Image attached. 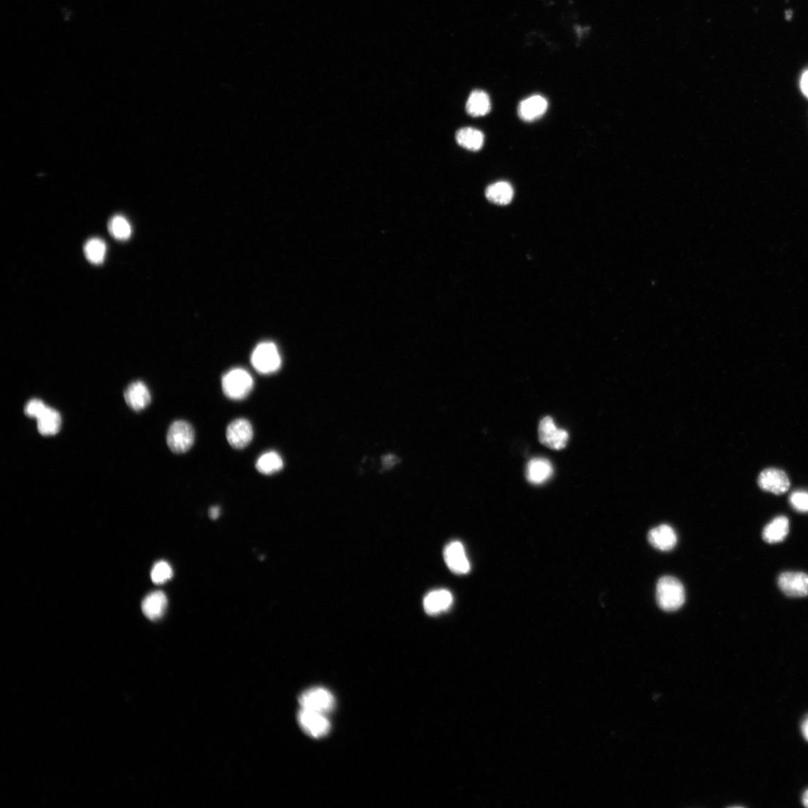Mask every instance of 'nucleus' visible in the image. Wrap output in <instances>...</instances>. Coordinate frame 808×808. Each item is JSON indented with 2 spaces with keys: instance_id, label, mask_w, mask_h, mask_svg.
<instances>
[{
  "instance_id": "nucleus-1",
  "label": "nucleus",
  "mask_w": 808,
  "mask_h": 808,
  "mask_svg": "<svg viewBox=\"0 0 808 808\" xmlns=\"http://www.w3.org/2000/svg\"><path fill=\"white\" fill-rule=\"evenodd\" d=\"M686 594L684 585L675 577H662L657 585V601L659 608L666 612H675L684 605Z\"/></svg>"
},
{
  "instance_id": "nucleus-2",
  "label": "nucleus",
  "mask_w": 808,
  "mask_h": 808,
  "mask_svg": "<svg viewBox=\"0 0 808 808\" xmlns=\"http://www.w3.org/2000/svg\"><path fill=\"white\" fill-rule=\"evenodd\" d=\"M253 386L251 375L242 369L230 370L224 375L222 380L224 392L226 397L232 400L246 398L251 393Z\"/></svg>"
},
{
  "instance_id": "nucleus-3",
  "label": "nucleus",
  "mask_w": 808,
  "mask_h": 808,
  "mask_svg": "<svg viewBox=\"0 0 808 808\" xmlns=\"http://www.w3.org/2000/svg\"><path fill=\"white\" fill-rule=\"evenodd\" d=\"M167 440V445L173 453H186L194 444V429L186 421H176L169 427Z\"/></svg>"
},
{
  "instance_id": "nucleus-4",
  "label": "nucleus",
  "mask_w": 808,
  "mask_h": 808,
  "mask_svg": "<svg viewBox=\"0 0 808 808\" xmlns=\"http://www.w3.org/2000/svg\"><path fill=\"white\" fill-rule=\"evenodd\" d=\"M251 362L258 372L271 374L280 370L282 360L273 343L263 342L259 344L253 351Z\"/></svg>"
},
{
  "instance_id": "nucleus-5",
  "label": "nucleus",
  "mask_w": 808,
  "mask_h": 808,
  "mask_svg": "<svg viewBox=\"0 0 808 808\" xmlns=\"http://www.w3.org/2000/svg\"><path fill=\"white\" fill-rule=\"evenodd\" d=\"M303 709L328 714L333 710L335 700L331 692L323 687H313L305 690L299 698Z\"/></svg>"
},
{
  "instance_id": "nucleus-6",
  "label": "nucleus",
  "mask_w": 808,
  "mask_h": 808,
  "mask_svg": "<svg viewBox=\"0 0 808 808\" xmlns=\"http://www.w3.org/2000/svg\"><path fill=\"white\" fill-rule=\"evenodd\" d=\"M297 719L301 729L311 737L319 739L330 732V721L326 714L301 708Z\"/></svg>"
},
{
  "instance_id": "nucleus-7",
  "label": "nucleus",
  "mask_w": 808,
  "mask_h": 808,
  "mask_svg": "<svg viewBox=\"0 0 808 808\" xmlns=\"http://www.w3.org/2000/svg\"><path fill=\"white\" fill-rule=\"evenodd\" d=\"M539 440L547 448L561 450L566 447L569 441V434L564 430L557 428L551 417H546L540 422L538 428Z\"/></svg>"
},
{
  "instance_id": "nucleus-8",
  "label": "nucleus",
  "mask_w": 808,
  "mask_h": 808,
  "mask_svg": "<svg viewBox=\"0 0 808 808\" xmlns=\"http://www.w3.org/2000/svg\"><path fill=\"white\" fill-rule=\"evenodd\" d=\"M779 589L790 598L808 596V574L802 572H785L778 577Z\"/></svg>"
},
{
  "instance_id": "nucleus-9",
  "label": "nucleus",
  "mask_w": 808,
  "mask_h": 808,
  "mask_svg": "<svg viewBox=\"0 0 808 808\" xmlns=\"http://www.w3.org/2000/svg\"><path fill=\"white\" fill-rule=\"evenodd\" d=\"M758 485L764 491L782 495L788 491L791 482L784 471L771 468L759 474Z\"/></svg>"
},
{
  "instance_id": "nucleus-10",
  "label": "nucleus",
  "mask_w": 808,
  "mask_h": 808,
  "mask_svg": "<svg viewBox=\"0 0 808 808\" xmlns=\"http://www.w3.org/2000/svg\"><path fill=\"white\" fill-rule=\"evenodd\" d=\"M226 438L230 446L235 449H243L249 445L253 438V428L248 420L238 419L228 426Z\"/></svg>"
},
{
  "instance_id": "nucleus-11",
  "label": "nucleus",
  "mask_w": 808,
  "mask_h": 808,
  "mask_svg": "<svg viewBox=\"0 0 808 808\" xmlns=\"http://www.w3.org/2000/svg\"><path fill=\"white\" fill-rule=\"evenodd\" d=\"M444 559L449 570L455 574H466L471 570L465 548L460 541L451 542L446 546Z\"/></svg>"
},
{
  "instance_id": "nucleus-12",
  "label": "nucleus",
  "mask_w": 808,
  "mask_h": 808,
  "mask_svg": "<svg viewBox=\"0 0 808 808\" xmlns=\"http://www.w3.org/2000/svg\"><path fill=\"white\" fill-rule=\"evenodd\" d=\"M124 396L128 405L136 412L146 409L151 400L149 389L146 385L141 381L131 383L124 391Z\"/></svg>"
},
{
  "instance_id": "nucleus-13",
  "label": "nucleus",
  "mask_w": 808,
  "mask_h": 808,
  "mask_svg": "<svg viewBox=\"0 0 808 808\" xmlns=\"http://www.w3.org/2000/svg\"><path fill=\"white\" fill-rule=\"evenodd\" d=\"M648 541L656 549L670 551L677 543V536L673 528L668 525H661L654 528L648 533Z\"/></svg>"
},
{
  "instance_id": "nucleus-14",
  "label": "nucleus",
  "mask_w": 808,
  "mask_h": 808,
  "mask_svg": "<svg viewBox=\"0 0 808 808\" xmlns=\"http://www.w3.org/2000/svg\"><path fill=\"white\" fill-rule=\"evenodd\" d=\"M453 602V595L449 591L439 589L426 596L423 606L428 614L437 615L448 610Z\"/></svg>"
},
{
  "instance_id": "nucleus-15",
  "label": "nucleus",
  "mask_w": 808,
  "mask_h": 808,
  "mask_svg": "<svg viewBox=\"0 0 808 808\" xmlns=\"http://www.w3.org/2000/svg\"><path fill=\"white\" fill-rule=\"evenodd\" d=\"M548 108L546 99L541 95H533L519 103V117L525 121H533L540 119Z\"/></svg>"
},
{
  "instance_id": "nucleus-16",
  "label": "nucleus",
  "mask_w": 808,
  "mask_h": 808,
  "mask_svg": "<svg viewBox=\"0 0 808 808\" xmlns=\"http://www.w3.org/2000/svg\"><path fill=\"white\" fill-rule=\"evenodd\" d=\"M168 599L167 595L162 591H155L149 594L143 600L142 610L146 617L151 621H158L163 616L167 611Z\"/></svg>"
},
{
  "instance_id": "nucleus-17",
  "label": "nucleus",
  "mask_w": 808,
  "mask_h": 808,
  "mask_svg": "<svg viewBox=\"0 0 808 808\" xmlns=\"http://www.w3.org/2000/svg\"><path fill=\"white\" fill-rule=\"evenodd\" d=\"M553 473L550 462L544 458H535L527 466L526 477L529 482L541 485L549 480Z\"/></svg>"
},
{
  "instance_id": "nucleus-18",
  "label": "nucleus",
  "mask_w": 808,
  "mask_h": 808,
  "mask_svg": "<svg viewBox=\"0 0 808 808\" xmlns=\"http://www.w3.org/2000/svg\"><path fill=\"white\" fill-rule=\"evenodd\" d=\"M790 532V522L785 516H779L769 523L764 529L763 539L768 544H774L784 541Z\"/></svg>"
},
{
  "instance_id": "nucleus-19",
  "label": "nucleus",
  "mask_w": 808,
  "mask_h": 808,
  "mask_svg": "<svg viewBox=\"0 0 808 808\" xmlns=\"http://www.w3.org/2000/svg\"><path fill=\"white\" fill-rule=\"evenodd\" d=\"M37 430L43 436H53L61 428L62 418L57 410L47 407L42 414L37 419Z\"/></svg>"
},
{
  "instance_id": "nucleus-20",
  "label": "nucleus",
  "mask_w": 808,
  "mask_h": 808,
  "mask_svg": "<svg viewBox=\"0 0 808 808\" xmlns=\"http://www.w3.org/2000/svg\"><path fill=\"white\" fill-rule=\"evenodd\" d=\"M486 197L492 203L508 205L514 198V189L508 182H496L487 188Z\"/></svg>"
},
{
  "instance_id": "nucleus-21",
  "label": "nucleus",
  "mask_w": 808,
  "mask_h": 808,
  "mask_svg": "<svg viewBox=\"0 0 808 808\" xmlns=\"http://www.w3.org/2000/svg\"><path fill=\"white\" fill-rule=\"evenodd\" d=\"M491 110L489 95L484 91L475 90L471 93L466 103V111L473 117H484Z\"/></svg>"
},
{
  "instance_id": "nucleus-22",
  "label": "nucleus",
  "mask_w": 808,
  "mask_h": 808,
  "mask_svg": "<svg viewBox=\"0 0 808 808\" xmlns=\"http://www.w3.org/2000/svg\"><path fill=\"white\" fill-rule=\"evenodd\" d=\"M459 145L467 150L476 151L484 146L485 136L480 131L473 128H462L456 134Z\"/></svg>"
},
{
  "instance_id": "nucleus-23",
  "label": "nucleus",
  "mask_w": 808,
  "mask_h": 808,
  "mask_svg": "<svg viewBox=\"0 0 808 808\" xmlns=\"http://www.w3.org/2000/svg\"><path fill=\"white\" fill-rule=\"evenodd\" d=\"M284 466L283 460L276 451H269L256 462V469L260 473L271 475L280 471Z\"/></svg>"
},
{
  "instance_id": "nucleus-24",
  "label": "nucleus",
  "mask_w": 808,
  "mask_h": 808,
  "mask_svg": "<svg viewBox=\"0 0 808 808\" xmlns=\"http://www.w3.org/2000/svg\"><path fill=\"white\" fill-rule=\"evenodd\" d=\"M84 253L88 261L93 264L103 262L107 254V245L99 238H92L84 246Z\"/></svg>"
},
{
  "instance_id": "nucleus-25",
  "label": "nucleus",
  "mask_w": 808,
  "mask_h": 808,
  "mask_svg": "<svg viewBox=\"0 0 808 808\" xmlns=\"http://www.w3.org/2000/svg\"><path fill=\"white\" fill-rule=\"evenodd\" d=\"M109 232L111 235L118 240H128L132 235V228L128 219L123 216L113 217L108 224Z\"/></svg>"
},
{
  "instance_id": "nucleus-26",
  "label": "nucleus",
  "mask_w": 808,
  "mask_h": 808,
  "mask_svg": "<svg viewBox=\"0 0 808 808\" xmlns=\"http://www.w3.org/2000/svg\"><path fill=\"white\" fill-rule=\"evenodd\" d=\"M151 576L153 583L165 584L172 578L173 570L168 562L160 561L153 565Z\"/></svg>"
},
{
  "instance_id": "nucleus-27",
  "label": "nucleus",
  "mask_w": 808,
  "mask_h": 808,
  "mask_svg": "<svg viewBox=\"0 0 808 808\" xmlns=\"http://www.w3.org/2000/svg\"><path fill=\"white\" fill-rule=\"evenodd\" d=\"M790 503L796 512L808 513V492L805 490H797L790 496Z\"/></svg>"
},
{
  "instance_id": "nucleus-28",
  "label": "nucleus",
  "mask_w": 808,
  "mask_h": 808,
  "mask_svg": "<svg viewBox=\"0 0 808 808\" xmlns=\"http://www.w3.org/2000/svg\"><path fill=\"white\" fill-rule=\"evenodd\" d=\"M46 404L40 399H32L25 406L24 413L30 418L37 419L47 409Z\"/></svg>"
},
{
  "instance_id": "nucleus-29",
  "label": "nucleus",
  "mask_w": 808,
  "mask_h": 808,
  "mask_svg": "<svg viewBox=\"0 0 808 808\" xmlns=\"http://www.w3.org/2000/svg\"><path fill=\"white\" fill-rule=\"evenodd\" d=\"M399 460L396 456L388 455L382 457V465L384 469H389L398 463Z\"/></svg>"
},
{
  "instance_id": "nucleus-30",
  "label": "nucleus",
  "mask_w": 808,
  "mask_h": 808,
  "mask_svg": "<svg viewBox=\"0 0 808 808\" xmlns=\"http://www.w3.org/2000/svg\"><path fill=\"white\" fill-rule=\"evenodd\" d=\"M800 84L802 92L808 98V70L803 74Z\"/></svg>"
},
{
  "instance_id": "nucleus-31",
  "label": "nucleus",
  "mask_w": 808,
  "mask_h": 808,
  "mask_svg": "<svg viewBox=\"0 0 808 808\" xmlns=\"http://www.w3.org/2000/svg\"><path fill=\"white\" fill-rule=\"evenodd\" d=\"M219 515H220V508L219 507L214 506V507H210V511H209V516L211 519H217L219 516Z\"/></svg>"
},
{
  "instance_id": "nucleus-32",
  "label": "nucleus",
  "mask_w": 808,
  "mask_h": 808,
  "mask_svg": "<svg viewBox=\"0 0 808 808\" xmlns=\"http://www.w3.org/2000/svg\"><path fill=\"white\" fill-rule=\"evenodd\" d=\"M802 730L804 737L808 741V717L804 721Z\"/></svg>"
},
{
  "instance_id": "nucleus-33",
  "label": "nucleus",
  "mask_w": 808,
  "mask_h": 808,
  "mask_svg": "<svg viewBox=\"0 0 808 808\" xmlns=\"http://www.w3.org/2000/svg\"><path fill=\"white\" fill-rule=\"evenodd\" d=\"M802 802L805 807H808V790L803 794Z\"/></svg>"
}]
</instances>
